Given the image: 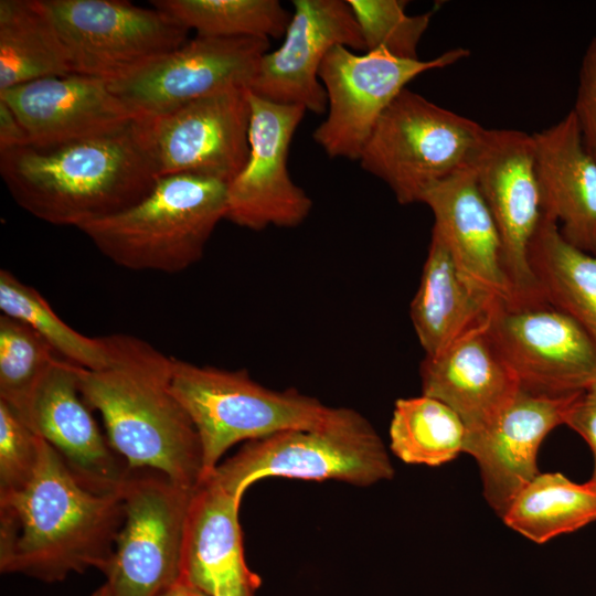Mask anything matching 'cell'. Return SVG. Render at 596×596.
<instances>
[{"label":"cell","instance_id":"6da1fadb","mask_svg":"<svg viewBox=\"0 0 596 596\" xmlns=\"http://www.w3.org/2000/svg\"><path fill=\"white\" fill-rule=\"evenodd\" d=\"M121 492L84 487L44 439L32 481L0 494V571L46 583L106 571L124 522Z\"/></svg>","mask_w":596,"mask_h":596},{"label":"cell","instance_id":"7a4b0ae2","mask_svg":"<svg viewBox=\"0 0 596 596\" xmlns=\"http://www.w3.org/2000/svg\"><path fill=\"white\" fill-rule=\"evenodd\" d=\"M108 363L77 366L81 394L100 413L111 448L129 468L157 470L196 488L203 481L198 432L171 390L172 356L126 333L104 337Z\"/></svg>","mask_w":596,"mask_h":596},{"label":"cell","instance_id":"3957f363","mask_svg":"<svg viewBox=\"0 0 596 596\" xmlns=\"http://www.w3.org/2000/svg\"><path fill=\"white\" fill-rule=\"evenodd\" d=\"M0 174L24 211L78 230L138 203L157 182L132 124L86 139L0 151Z\"/></svg>","mask_w":596,"mask_h":596},{"label":"cell","instance_id":"277c9868","mask_svg":"<svg viewBox=\"0 0 596 596\" xmlns=\"http://www.w3.org/2000/svg\"><path fill=\"white\" fill-rule=\"evenodd\" d=\"M227 184L199 174L158 178L138 203L79 231L123 268L181 273L202 258L214 228L225 219Z\"/></svg>","mask_w":596,"mask_h":596},{"label":"cell","instance_id":"5b68a950","mask_svg":"<svg viewBox=\"0 0 596 596\" xmlns=\"http://www.w3.org/2000/svg\"><path fill=\"white\" fill-rule=\"evenodd\" d=\"M393 476L389 454L371 423L352 408L332 407L318 426L245 443L207 478L242 499L249 486L268 477L368 487Z\"/></svg>","mask_w":596,"mask_h":596},{"label":"cell","instance_id":"8992f818","mask_svg":"<svg viewBox=\"0 0 596 596\" xmlns=\"http://www.w3.org/2000/svg\"><path fill=\"white\" fill-rule=\"evenodd\" d=\"M171 390L198 432L203 480L233 445L287 429L318 426L332 411L297 390L268 389L254 381L246 370L196 365L173 356Z\"/></svg>","mask_w":596,"mask_h":596},{"label":"cell","instance_id":"52a82bcc","mask_svg":"<svg viewBox=\"0 0 596 596\" xmlns=\"http://www.w3.org/2000/svg\"><path fill=\"white\" fill-rule=\"evenodd\" d=\"M486 132L406 87L376 121L359 161L400 204L417 203L437 183L472 168Z\"/></svg>","mask_w":596,"mask_h":596},{"label":"cell","instance_id":"ba28073f","mask_svg":"<svg viewBox=\"0 0 596 596\" xmlns=\"http://www.w3.org/2000/svg\"><path fill=\"white\" fill-rule=\"evenodd\" d=\"M195 488L136 468L121 488L124 522L104 572L113 596H158L181 581L182 544Z\"/></svg>","mask_w":596,"mask_h":596},{"label":"cell","instance_id":"9c48e42d","mask_svg":"<svg viewBox=\"0 0 596 596\" xmlns=\"http://www.w3.org/2000/svg\"><path fill=\"white\" fill-rule=\"evenodd\" d=\"M247 88L202 97L132 123L155 177L199 174L230 183L249 152Z\"/></svg>","mask_w":596,"mask_h":596},{"label":"cell","instance_id":"30bf717a","mask_svg":"<svg viewBox=\"0 0 596 596\" xmlns=\"http://www.w3.org/2000/svg\"><path fill=\"white\" fill-rule=\"evenodd\" d=\"M74 73L111 82L188 41L189 29L153 7L121 0H42Z\"/></svg>","mask_w":596,"mask_h":596},{"label":"cell","instance_id":"8fae6325","mask_svg":"<svg viewBox=\"0 0 596 596\" xmlns=\"http://www.w3.org/2000/svg\"><path fill=\"white\" fill-rule=\"evenodd\" d=\"M468 55V50L456 47L423 61L400 58L383 50L360 55L342 45L332 47L319 68L328 107L313 140L330 158L359 160L376 121L407 83Z\"/></svg>","mask_w":596,"mask_h":596},{"label":"cell","instance_id":"7c38bea8","mask_svg":"<svg viewBox=\"0 0 596 596\" xmlns=\"http://www.w3.org/2000/svg\"><path fill=\"white\" fill-rule=\"evenodd\" d=\"M488 333L523 391L574 395L587 391L596 373V342L544 298L498 305Z\"/></svg>","mask_w":596,"mask_h":596},{"label":"cell","instance_id":"4fadbf2b","mask_svg":"<svg viewBox=\"0 0 596 596\" xmlns=\"http://www.w3.org/2000/svg\"><path fill=\"white\" fill-rule=\"evenodd\" d=\"M268 50L269 40L263 38L195 36L108 86L138 118L151 116L224 91L248 88Z\"/></svg>","mask_w":596,"mask_h":596},{"label":"cell","instance_id":"5bb4252c","mask_svg":"<svg viewBox=\"0 0 596 596\" xmlns=\"http://www.w3.org/2000/svg\"><path fill=\"white\" fill-rule=\"evenodd\" d=\"M249 152L241 172L227 184L225 220L248 230L296 227L312 201L288 171L292 136L307 111L274 103L248 91Z\"/></svg>","mask_w":596,"mask_h":596},{"label":"cell","instance_id":"9a60e30c","mask_svg":"<svg viewBox=\"0 0 596 596\" xmlns=\"http://www.w3.org/2000/svg\"><path fill=\"white\" fill-rule=\"evenodd\" d=\"M472 170L500 234L514 300L543 298L529 264L530 243L542 219L533 135L487 129Z\"/></svg>","mask_w":596,"mask_h":596},{"label":"cell","instance_id":"2e32d148","mask_svg":"<svg viewBox=\"0 0 596 596\" xmlns=\"http://www.w3.org/2000/svg\"><path fill=\"white\" fill-rule=\"evenodd\" d=\"M292 6L283 44L264 54L247 89L320 115L328 107L318 75L324 56L337 45L366 51L365 43L348 0H295Z\"/></svg>","mask_w":596,"mask_h":596},{"label":"cell","instance_id":"e0dca14e","mask_svg":"<svg viewBox=\"0 0 596 596\" xmlns=\"http://www.w3.org/2000/svg\"><path fill=\"white\" fill-rule=\"evenodd\" d=\"M77 366L57 358L17 414L57 451L84 487L118 493L130 468L92 416L78 387Z\"/></svg>","mask_w":596,"mask_h":596},{"label":"cell","instance_id":"ac0fdd59","mask_svg":"<svg viewBox=\"0 0 596 596\" xmlns=\"http://www.w3.org/2000/svg\"><path fill=\"white\" fill-rule=\"evenodd\" d=\"M579 394L550 396L520 390L489 425L466 434L464 453L476 459L485 499L500 517L521 489L540 473L536 464L540 446L555 427L565 424L567 412Z\"/></svg>","mask_w":596,"mask_h":596},{"label":"cell","instance_id":"d6986e66","mask_svg":"<svg viewBox=\"0 0 596 596\" xmlns=\"http://www.w3.org/2000/svg\"><path fill=\"white\" fill-rule=\"evenodd\" d=\"M422 203L433 212V231L445 243L465 283L496 306L513 301L500 234L472 168L430 188Z\"/></svg>","mask_w":596,"mask_h":596},{"label":"cell","instance_id":"ffe728a7","mask_svg":"<svg viewBox=\"0 0 596 596\" xmlns=\"http://www.w3.org/2000/svg\"><path fill=\"white\" fill-rule=\"evenodd\" d=\"M34 143H56L106 135L138 117L98 77L72 73L28 82L3 92Z\"/></svg>","mask_w":596,"mask_h":596},{"label":"cell","instance_id":"44dd1931","mask_svg":"<svg viewBox=\"0 0 596 596\" xmlns=\"http://www.w3.org/2000/svg\"><path fill=\"white\" fill-rule=\"evenodd\" d=\"M241 498L210 478L193 492L183 544L181 581L211 595L254 596L260 578L245 561Z\"/></svg>","mask_w":596,"mask_h":596},{"label":"cell","instance_id":"7402d4cb","mask_svg":"<svg viewBox=\"0 0 596 596\" xmlns=\"http://www.w3.org/2000/svg\"><path fill=\"white\" fill-rule=\"evenodd\" d=\"M422 394L451 408L467 434L489 425L521 387L488 333V323L421 364Z\"/></svg>","mask_w":596,"mask_h":596},{"label":"cell","instance_id":"603a6c76","mask_svg":"<svg viewBox=\"0 0 596 596\" xmlns=\"http://www.w3.org/2000/svg\"><path fill=\"white\" fill-rule=\"evenodd\" d=\"M542 213L562 237L596 255V160L583 145L573 111L533 135Z\"/></svg>","mask_w":596,"mask_h":596},{"label":"cell","instance_id":"cb8c5ba5","mask_svg":"<svg viewBox=\"0 0 596 596\" xmlns=\"http://www.w3.org/2000/svg\"><path fill=\"white\" fill-rule=\"evenodd\" d=\"M496 307L465 283L445 243L432 230L419 286L409 311L425 355H435L465 334L486 326Z\"/></svg>","mask_w":596,"mask_h":596},{"label":"cell","instance_id":"d4e9b609","mask_svg":"<svg viewBox=\"0 0 596 596\" xmlns=\"http://www.w3.org/2000/svg\"><path fill=\"white\" fill-rule=\"evenodd\" d=\"M529 264L543 298L596 342V255L567 243L557 223L542 213Z\"/></svg>","mask_w":596,"mask_h":596},{"label":"cell","instance_id":"484cf974","mask_svg":"<svg viewBox=\"0 0 596 596\" xmlns=\"http://www.w3.org/2000/svg\"><path fill=\"white\" fill-rule=\"evenodd\" d=\"M72 73L67 51L42 0H1L0 92Z\"/></svg>","mask_w":596,"mask_h":596},{"label":"cell","instance_id":"4316f807","mask_svg":"<svg viewBox=\"0 0 596 596\" xmlns=\"http://www.w3.org/2000/svg\"><path fill=\"white\" fill-rule=\"evenodd\" d=\"M513 531L545 543L596 521V487L560 472L539 473L514 497L503 515Z\"/></svg>","mask_w":596,"mask_h":596},{"label":"cell","instance_id":"83f0119b","mask_svg":"<svg viewBox=\"0 0 596 596\" xmlns=\"http://www.w3.org/2000/svg\"><path fill=\"white\" fill-rule=\"evenodd\" d=\"M466 434L459 416L434 397L422 394L395 402L390 447L406 464H446L464 453Z\"/></svg>","mask_w":596,"mask_h":596},{"label":"cell","instance_id":"f1b7e54d","mask_svg":"<svg viewBox=\"0 0 596 596\" xmlns=\"http://www.w3.org/2000/svg\"><path fill=\"white\" fill-rule=\"evenodd\" d=\"M151 3L203 38L277 39L285 35L291 18L277 0H155Z\"/></svg>","mask_w":596,"mask_h":596},{"label":"cell","instance_id":"f546056e","mask_svg":"<svg viewBox=\"0 0 596 596\" xmlns=\"http://www.w3.org/2000/svg\"><path fill=\"white\" fill-rule=\"evenodd\" d=\"M0 310L30 326L61 358L86 370L107 365L104 337H87L70 327L36 289L8 269L0 270Z\"/></svg>","mask_w":596,"mask_h":596},{"label":"cell","instance_id":"4dcf8cb0","mask_svg":"<svg viewBox=\"0 0 596 596\" xmlns=\"http://www.w3.org/2000/svg\"><path fill=\"white\" fill-rule=\"evenodd\" d=\"M57 358L30 326L0 315V401L21 412Z\"/></svg>","mask_w":596,"mask_h":596},{"label":"cell","instance_id":"1f68e13d","mask_svg":"<svg viewBox=\"0 0 596 596\" xmlns=\"http://www.w3.org/2000/svg\"><path fill=\"white\" fill-rule=\"evenodd\" d=\"M360 26L366 52L383 50L393 56L417 60V47L433 12L406 13V1L348 0Z\"/></svg>","mask_w":596,"mask_h":596},{"label":"cell","instance_id":"d6a6232c","mask_svg":"<svg viewBox=\"0 0 596 596\" xmlns=\"http://www.w3.org/2000/svg\"><path fill=\"white\" fill-rule=\"evenodd\" d=\"M42 438L0 401V494L19 491L34 478Z\"/></svg>","mask_w":596,"mask_h":596},{"label":"cell","instance_id":"836d02e7","mask_svg":"<svg viewBox=\"0 0 596 596\" xmlns=\"http://www.w3.org/2000/svg\"><path fill=\"white\" fill-rule=\"evenodd\" d=\"M587 152L596 160V34L583 55L572 109Z\"/></svg>","mask_w":596,"mask_h":596},{"label":"cell","instance_id":"e575fe53","mask_svg":"<svg viewBox=\"0 0 596 596\" xmlns=\"http://www.w3.org/2000/svg\"><path fill=\"white\" fill-rule=\"evenodd\" d=\"M588 444L594 456V470L588 480L596 487V393L585 391L573 402L565 424Z\"/></svg>","mask_w":596,"mask_h":596},{"label":"cell","instance_id":"d590c367","mask_svg":"<svg viewBox=\"0 0 596 596\" xmlns=\"http://www.w3.org/2000/svg\"><path fill=\"white\" fill-rule=\"evenodd\" d=\"M31 142L28 130L11 107L0 99V151Z\"/></svg>","mask_w":596,"mask_h":596},{"label":"cell","instance_id":"8d00e7d4","mask_svg":"<svg viewBox=\"0 0 596 596\" xmlns=\"http://www.w3.org/2000/svg\"><path fill=\"white\" fill-rule=\"evenodd\" d=\"M158 596H189V586L180 581L175 585L169 587Z\"/></svg>","mask_w":596,"mask_h":596},{"label":"cell","instance_id":"74e56055","mask_svg":"<svg viewBox=\"0 0 596 596\" xmlns=\"http://www.w3.org/2000/svg\"><path fill=\"white\" fill-rule=\"evenodd\" d=\"M91 596H113L108 586L104 584L98 589H96Z\"/></svg>","mask_w":596,"mask_h":596},{"label":"cell","instance_id":"f35d334b","mask_svg":"<svg viewBox=\"0 0 596 596\" xmlns=\"http://www.w3.org/2000/svg\"><path fill=\"white\" fill-rule=\"evenodd\" d=\"M189 596H232V595H211L189 587Z\"/></svg>","mask_w":596,"mask_h":596},{"label":"cell","instance_id":"ab89813d","mask_svg":"<svg viewBox=\"0 0 596 596\" xmlns=\"http://www.w3.org/2000/svg\"><path fill=\"white\" fill-rule=\"evenodd\" d=\"M587 391H593V392L596 393V373H595V375H594V377H593V381H592V383H590V385H589V387H588Z\"/></svg>","mask_w":596,"mask_h":596}]
</instances>
